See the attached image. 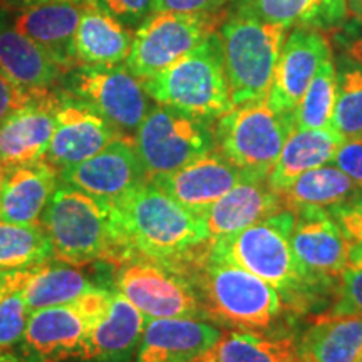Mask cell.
Wrapping results in <instances>:
<instances>
[{"label": "cell", "instance_id": "cell-1", "mask_svg": "<svg viewBox=\"0 0 362 362\" xmlns=\"http://www.w3.org/2000/svg\"><path fill=\"white\" fill-rule=\"evenodd\" d=\"M107 205L115 267L133 259H148L187 272L210 248L211 240L202 216L149 181Z\"/></svg>", "mask_w": 362, "mask_h": 362}, {"label": "cell", "instance_id": "cell-2", "mask_svg": "<svg viewBox=\"0 0 362 362\" xmlns=\"http://www.w3.org/2000/svg\"><path fill=\"white\" fill-rule=\"evenodd\" d=\"M296 214L280 210L228 237L211 240L210 253L265 280L282 296L288 310H304L325 292L298 264L291 245Z\"/></svg>", "mask_w": 362, "mask_h": 362}, {"label": "cell", "instance_id": "cell-3", "mask_svg": "<svg viewBox=\"0 0 362 362\" xmlns=\"http://www.w3.org/2000/svg\"><path fill=\"white\" fill-rule=\"evenodd\" d=\"M187 274L208 322L233 330H270L288 310L272 285L242 267L216 259L210 248Z\"/></svg>", "mask_w": 362, "mask_h": 362}, {"label": "cell", "instance_id": "cell-4", "mask_svg": "<svg viewBox=\"0 0 362 362\" xmlns=\"http://www.w3.org/2000/svg\"><path fill=\"white\" fill-rule=\"evenodd\" d=\"M143 86L156 104L200 119L214 123L228 112L233 103L218 30Z\"/></svg>", "mask_w": 362, "mask_h": 362}, {"label": "cell", "instance_id": "cell-5", "mask_svg": "<svg viewBox=\"0 0 362 362\" xmlns=\"http://www.w3.org/2000/svg\"><path fill=\"white\" fill-rule=\"evenodd\" d=\"M218 34L233 106L267 99L287 27L233 12Z\"/></svg>", "mask_w": 362, "mask_h": 362}, {"label": "cell", "instance_id": "cell-6", "mask_svg": "<svg viewBox=\"0 0 362 362\" xmlns=\"http://www.w3.org/2000/svg\"><path fill=\"white\" fill-rule=\"evenodd\" d=\"M59 262L84 267L93 262L111 264L110 205L59 181L51 202L40 216Z\"/></svg>", "mask_w": 362, "mask_h": 362}, {"label": "cell", "instance_id": "cell-7", "mask_svg": "<svg viewBox=\"0 0 362 362\" xmlns=\"http://www.w3.org/2000/svg\"><path fill=\"white\" fill-rule=\"evenodd\" d=\"M296 112H277L267 99L233 106L215 123V149L237 168L269 178L288 136Z\"/></svg>", "mask_w": 362, "mask_h": 362}, {"label": "cell", "instance_id": "cell-8", "mask_svg": "<svg viewBox=\"0 0 362 362\" xmlns=\"http://www.w3.org/2000/svg\"><path fill=\"white\" fill-rule=\"evenodd\" d=\"M133 139L146 181H153L214 151L215 126L211 121L156 104Z\"/></svg>", "mask_w": 362, "mask_h": 362}, {"label": "cell", "instance_id": "cell-9", "mask_svg": "<svg viewBox=\"0 0 362 362\" xmlns=\"http://www.w3.org/2000/svg\"><path fill=\"white\" fill-rule=\"evenodd\" d=\"M112 293L94 287L69 304L30 312L22 339L29 362L81 359L86 337L110 309Z\"/></svg>", "mask_w": 362, "mask_h": 362}, {"label": "cell", "instance_id": "cell-10", "mask_svg": "<svg viewBox=\"0 0 362 362\" xmlns=\"http://www.w3.org/2000/svg\"><path fill=\"white\" fill-rule=\"evenodd\" d=\"M116 291L146 319H202L203 307L192 277L176 267L148 259L116 265Z\"/></svg>", "mask_w": 362, "mask_h": 362}, {"label": "cell", "instance_id": "cell-11", "mask_svg": "<svg viewBox=\"0 0 362 362\" xmlns=\"http://www.w3.org/2000/svg\"><path fill=\"white\" fill-rule=\"evenodd\" d=\"M221 22L220 12H155L136 29L124 64L143 83L187 56L208 35L216 33Z\"/></svg>", "mask_w": 362, "mask_h": 362}, {"label": "cell", "instance_id": "cell-12", "mask_svg": "<svg viewBox=\"0 0 362 362\" xmlns=\"http://www.w3.org/2000/svg\"><path fill=\"white\" fill-rule=\"evenodd\" d=\"M64 84L67 94L93 107L121 134L136 133L151 110L143 83L126 66H76Z\"/></svg>", "mask_w": 362, "mask_h": 362}, {"label": "cell", "instance_id": "cell-13", "mask_svg": "<svg viewBox=\"0 0 362 362\" xmlns=\"http://www.w3.org/2000/svg\"><path fill=\"white\" fill-rule=\"evenodd\" d=\"M291 245L305 274L325 291L351 265L349 242L336 218L322 208L296 214Z\"/></svg>", "mask_w": 362, "mask_h": 362}, {"label": "cell", "instance_id": "cell-14", "mask_svg": "<svg viewBox=\"0 0 362 362\" xmlns=\"http://www.w3.org/2000/svg\"><path fill=\"white\" fill-rule=\"evenodd\" d=\"M119 134V131L93 107L72 98L66 90H61L56 129L45 151L44 161L61 173L98 155Z\"/></svg>", "mask_w": 362, "mask_h": 362}, {"label": "cell", "instance_id": "cell-15", "mask_svg": "<svg viewBox=\"0 0 362 362\" xmlns=\"http://www.w3.org/2000/svg\"><path fill=\"white\" fill-rule=\"evenodd\" d=\"M59 178L106 203L146 181L134 139L126 134L117 136L89 160L61 171Z\"/></svg>", "mask_w": 362, "mask_h": 362}, {"label": "cell", "instance_id": "cell-16", "mask_svg": "<svg viewBox=\"0 0 362 362\" xmlns=\"http://www.w3.org/2000/svg\"><path fill=\"white\" fill-rule=\"evenodd\" d=\"M61 90H39L0 124V171L42 161L56 129Z\"/></svg>", "mask_w": 362, "mask_h": 362}, {"label": "cell", "instance_id": "cell-17", "mask_svg": "<svg viewBox=\"0 0 362 362\" xmlns=\"http://www.w3.org/2000/svg\"><path fill=\"white\" fill-rule=\"evenodd\" d=\"M332 56L329 40L317 29L293 27L285 37L267 101L277 112H296L320 64Z\"/></svg>", "mask_w": 362, "mask_h": 362}, {"label": "cell", "instance_id": "cell-18", "mask_svg": "<svg viewBox=\"0 0 362 362\" xmlns=\"http://www.w3.org/2000/svg\"><path fill=\"white\" fill-rule=\"evenodd\" d=\"M245 176L247 171L237 168L214 149L183 168L158 176L149 183L165 192L181 206L202 216Z\"/></svg>", "mask_w": 362, "mask_h": 362}, {"label": "cell", "instance_id": "cell-19", "mask_svg": "<svg viewBox=\"0 0 362 362\" xmlns=\"http://www.w3.org/2000/svg\"><path fill=\"white\" fill-rule=\"evenodd\" d=\"M284 210L277 192L269 185V178L247 173L240 183L216 200L202 215L208 238L228 237L269 218Z\"/></svg>", "mask_w": 362, "mask_h": 362}, {"label": "cell", "instance_id": "cell-20", "mask_svg": "<svg viewBox=\"0 0 362 362\" xmlns=\"http://www.w3.org/2000/svg\"><path fill=\"white\" fill-rule=\"evenodd\" d=\"M223 330L202 319H146L136 362H194Z\"/></svg>", "mask_w": 362, "mask_h": 362}, {"label": "cell", "instance_id": "cell-21", "mask_svg": "<svg viewBox=\"0 0 362 362\" xmlns=\"http://www.w3.org/2000/svg\"><path fill=\"white\" fill-rule=\"evenodd\" d=\"M84 4L72 0H54L13 12L12 27L45 49L66 72L78 64L74 54V35Z\"/></svg>", "mask_w": 362, "mask_h": 362}, {"label": "cell", "instance_id": "cell-22", "mask_svg": "<svg viewBox=\"0 0 362 362\" xmlns=\"http://www.w3.org/2000/svg\"><path fill=\"white\" fill-rule=\"evenodd\" d=\"M59 185V173L47 161L0 171V221L37 225Z\"/></svg>", "mask_w": 362, "mask_h": 362}, {"label": "cell", "instance_id": "cell-23", "mask_svg": "<svg viewBox=\"0 0 362 362\" xmlns=\"http://www.w3.org/2000/svg\"><path fill=\"white\" fill-rule=\"evenodd\" d=\"M146 317L123 293H112L110 309L89 330L83 357L88 362H131L141 342Z\"/></svg>", "mask_w": 362, "mask_h": 362}, {"label": "cell", "instance_id": "cell-24", "mask_svg": "<svg viewBox=\"0 0 362 362\" xmlns=\"http://www.w3.org/2000/svg\"><path fill=\"white\" fill-rule=\"evenodd\" d=\"M0 74L27 90L54 89L66 69L45 49L0 21Z\"/></svg>", "mask_w": 362, "mask_h": 362}, {"label": "cell", "instance_id": "cell-25", "mask_svg": "<svg viewBox=\"0 0 362 362\" xmlns=\"http://www.w3.org/2000/svg\"><path fill=\"white\" fill-rule=\"evenodd\" d=\"M133 35L131 29L90 0L84 4L74 35L76 61L79 66H119L129 56Z\"/></svg>", "mask_w": 362, "mask_h": 362}, {"label": "cell", "instance_id": "cell-26", "mask_svg": "<svg viewBox=\"0 0 362 362\" xmlns=\"http://www.w3.org/2000/svg\"><path fill=\"white\" fill-rule=\"evenodd\" d=\"M235 12L272 24L334 29L347 17L346 0H237Z\"/></svg>", "mask_w": 362, "mask_h": 362}, {"label": "cell", "instance_id": "cell-27", "mask_svg": "<svg viewBox=\"0 0 362 362\" xmlns=\"http://www.w3.org/2000/svg\"><path fill=\"white\" fill-rule=\"evenodd\" d=\"M300 362H362V317L319 315L298 339Z\"/></svg>", "mask_w": 362, "mask_h": 362}, {"label": "cell", "instance_id": "cell-28", "mask_svg": "<svg viewBox=\"0 0 362 362\" xmlns=\"http://www.w3.org/2000/svg\"><path fill=\"white\" fill-rule=\"evenodd\" d=\"M344 141L346 139L330 126L320 129H293L269 175V185L279 192L305 171L325 166L332 161Z\"/></svg>", "mask_w": 362, "mask_h": 362}, {"label": "cell", "instance_id": "cell-29", "mask_svg": "<svg viewBox=\"0 0 362 362\" xmlns=\"http://www.w3.org/2000/svg\"><path fill=\"white\" fill-rule=\"evenodd\" d=\"M277 194L284 210L298 214L309 208L330 210L359 197L362 192L336 166H319L305 171L288 187L279 189Z\"/></svg>", "mask_w": 362, "mask_h": 362}, {"label": "cell", "instance_id": "cell-30", "mask_svg": "<svg viewBox=\"0 0 362 362\" xmlns=\"http://www.w3.org/2000/svg\"><path fill=\"white\" fill-rule=\"evenodd\" d=\"M214 362H300L298 341L285 332L233 330L214 346Z\"/></svg>", "mask_w": 362, "mask_h": 362}, {"label": "cell", "instance_id": "cell-31", "mask_svg": "<svg viewBox=\"0 0 362 362\" xmlns=\"http://www.w3.org/2000/svg\"><path fill=\"white\" fill-rule=\"evenodd\" d=\"M94 287L96 285L79 267L52 265L47 260L30 272L24 288L25 305L29 312H35L45 307L69 304Z\"/></svg>", "mask_w": 362, "mask_h": 362}, {"label": "cell", "instance_id": "cell-32", "mask_svg": "<svg viewBox=\"0 0 362 362\" xmlns=\"http://www.w3.org/2000/svg\"><path fill=\"white\" fill-rule=\"evenodd\" d=\"M54 255L42 225H16L0 221V272L33 269Z\"/></svg>", "mask_w": 362, "mask_h": 362}, {"label": "cell", "instance_id": "cell-33", "mask_svg": "<svg viewBox=\"0 0 362 362\" xmlns=\"http://www.w3.org/2000/svg\"><path fill=\"white\" fill-rule=\"evenodd\" d=\"M337 69V93L330 128L344 139L362 138V64L342 57Z\"/></svg>", "mask_w": 362, "mask_h": 362}, {"label": "cell", "instance_id": "cell-34", "mask_svg": "<svg viewBox=\"0 0 362 362\" xmlns=\"http://www.w3.org/2000/svg\"><path fill=\"white\" fill-rule=\"evenodd\" d=\"M337 93V69L329 56L317 69L296 110V129L329 128Z\"/></svg>", "mask_w": 362, "mask_h": 362}, {"label": "cell", "instance_id": "cell-35", "mask_svg": "<svg viewBox=\"0 0 362 362\" xmlns=\"http://www.w3.org/2000/svg\"><path fill=\"white\" fill-rule=\"evenodd\" d=\"M337 284L336 300L322 315L362 317V262L347 267Z\"/></svg>", "mask_w": 362, "mask_h": 362}, {"label": "cell", "instance_id": "cell-36", "mask_svg": "<svg viewBox=\"0 0 362 362\" xmlns=\"http://www.w3.org/2000/svg\"><path fill=\"white\" fill-rule=\"evenodd\" d=\"M329 214L341 225L351 245V264L362 262V194L342 205L330 208Z\"/></svg>", "mask_w": 362, "mask_h": 362}, {"label": "cell", "instance_id": "cell-37", "mask_svg": "<svg viewBox=\"0 0 362 362\" xmlns=\"http://www.w3.org/2000/svg\"><path fill=\"white\" fill-rule=\"evenodd\" d=\"M104 12L115 17L128 29H138L156 12L155 0H94Z\"/></svg>", "mask_w": 362, "mask_h": 362}, {"label": "cell", "instance_id": "cell-38", "mask_svg": "<svg viewBox=\"0 0 362 362\" xmlns=\"http://www.w3.org/2000/svg\"><path fill=\"white\" fill-rule=\"evenodd\" d=\"M330 163L349 176L362 192V138L346 139Z\"/></svg>", "mask_w": 362, "mask_h": 362}, {"label": "cell", "instance_id": "cell-39", "mask_svg": "<svg viewBox=\"0 0 362 362\" xmlns=\"http://www.w3.org/2000/svg\"><path fill=\"white\" fill-rule=\"evenodd\" d=\"M47 90V89H45ZM39 90H27L12 83L6 76L0 74V124L7 119L12 112L21 110L33 99Z\"/></svg>", "mask_w": 362, "mask_h": 362}, {"label": "cell", "instance_id": "cell-40", "mask_svg": "<svg viewBox=\"0 0 362 362\" xmlns=\"http://www.w3.org/2000/svg\"><path fill=\"white\" fill-rule=\"evenodd\" d=\"M156 12L215 13L230 0H155Z\"/></svg>", "mask_w": 362, "mask_h": 362}, {"label": "cell", "instance_id": "cell-41", "mask_svg": "<svg viewBox=\"0 0 362 362\" xmlns=\"http://www.w3.org/2000/svg\"><path fill=\"white\" fill-rule=\"evenodd\" d=\"M45 2H54V0H0V12L13 13V12L22 11V8L39 6V4H45ZM72 2L88 4L90 0H72Z\"/></svg>", "mask_w": 362, "mask_h": 362}, {"label": "cell", "instance_id": "cell-42", "mask_svg": "<svg viewBox=\"0 0 362 362\" xmlns=\"http://www.w3.org/2000/svg\"><path fill=\"white\" fill-rule=\"evenodd\" d=\"M362 24V22H359ZM344 44H346L347 57L356 61L357 64H362V30H354V33L347 35L344 39Z\"/></svg>", "mask_w": 362, "mask_h": 362}, {"label": "cell", "instance_id": "cell-43", "mask_svg": "<svg viewBox=\"0 0 362 362\" xmlns=\"http://www.w3.org/2000/svg\"><path fill=\"white\" fill-rule=\"evenodd\" d=\"M347 13L351 12L352 17L362 22V0H346Z\"/></svg>", "mask_w": 362, "mask_h": 362}, {"label": "cell", "instance_id": "cell-44", "mask_svg": "<svg viewBox=\"0 0 362 362\" xmlns=\"http://www.w3.org/2000/svg\"><path fill=\"white\" fill-rule=\"evenodd\" d=\"M0 362H25L19 359V357L12 356L11 352H0Z\"/></svg>", "mask_w": 362, "mask_h": 362}, {"label": "cell", "instance_id": "cell-45", "mask_svg": "<svg viewBox=\"0 0 362 362\" xmlns=\"http://www.w3.org/2000/svg\"><path fill=\"white\" fill-rule=\"evenodd\" d=\"M194 362H214V347H211L210 351H206L203 356L198 357Z\"/></svg>", "mask_w": 362, "mask_h": 362}]
</instances>
